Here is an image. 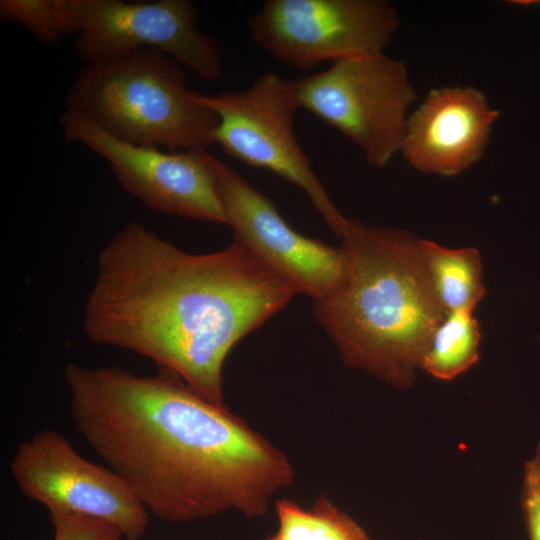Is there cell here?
Segmentation results:
<instances>
[{"instance_id":"1","label":"cell","mask_w":540,"mask_h":540,"mask_svg":"<svg viewBox=\"0 0 540 540\" xmlns=\"http://www.w3.org/2000/svg\"><path fill=\"white\" fill-rule=\"evenodd\" d=\"M64 381L78 433L162 521L260 517L295 479L282 450L167 371L69 362Z\"/></svg>"},{"instance_id":"2","label":"cell","mask_w":540,"mask_h":540,"mask_svg":"<svg viewBox=\"0 0 540 540\" xmlns=\"http://www.w3.org/2000/svg\"><path fill=\"white\" fill-rule=\"evenodd\" d=\"M295 294L238 241L194 254L132 221L97 256L83 330L92 342L149 358L224 404L228 354Z\"/></svg>"},{"instance_id":"3","label":"cell","mask_w":540,"mask_h":540,"mask_svg":"<svg viewBox=\"0 0 540 540\" xmlns=\"http://www.w3.org/2000/svg\"><path fill=\"white\" fill-rule=\"evenodd\" d=\"M338 238L346 277L313 312L343 362L396 388L413 385L432 334L446 315L420 239L345 217Z\"/></svg>"},{"instance_id":"4","label":"cell","mask_w":540,"mask_h":540,"mask_svg":"<svg viewBox=\"0 0 540 540\" xmlns=\"http://www.w3.org/2000/svg\"><path fill=\"white\" fill-rule=\"evenodd\" d=\"M65 104L132 144L169 152L207 150L215 144L216 113L187 88L182 66L154 48L86 63Z\"/></svg>"},{"instance_id":"5","label":"cell","mask_w":540,"mask_h":540,"mask_svg":"<svg viewBox=\"0 0 540 540\" xmlns=\"http://www.w3.org/2000/svg\"><path fill=\"white\" fill-rule=\"evenodd\" d=\"M291 82L299 109L347 136L370 166L384 167L401 152L407 112L417 99L403 61L383 53L347 58Z\"/></svg>"},{"instance_id":"6","label":"cell","mask_w":540,"mask_h":540,"mask_svg":"<svg viewBox=\"0 0 540 540\" xmlns=\"http://www.w3.org/2000/svg\"><path fill=\"white\" fill-rule=\"evenodd\" d=\"M193 95L216 113L215 143L225 153L298 186L337 237L345 217L329 198L297 141L294 117L299 106L291 80L266 73L242 91L215 95L193 91Z\"/></svg>"},{"instance_id":"7","label":"cell","mask_w":540,"mask_h":540,"mask_svg":"<svg viewBox=\"0 0 540 540\" xmlns=\"http://www.w3.org/2000/svg\"><path fill=\"white\" fill-rule=\"evenodd\" d=\"M247 24L256 45L308 70L324 61L383 53L400 18L382 0H267Z\"/></svg>"},{"instance_id":"8","label":"cell","mask_w":540,"mask_h":540,"mask_svg":"<svg viewBox=\"0 0 540 540\" xmlns=\"http://www.w3.org/2000/svg\"><path fill=\"white\" fill-rule=\"evenodd\" d=\"M69 34L86 63L154 48L206 80L222 77L216 41L197 28L189 0H67Z\"/></svg>"},{"instance_id":"9","label":"cell","mask_w":540,"mask_h":540,"mask_svg":"<svg viewBox=\"0 0 540 540\" xmlns=\"http://www.w3.org/2000/svg\"><path fill=\"white\" fill-rule=\"evenodd\" d=\"M65 142L96 152L110 165L121 187L152 210L227 224L212 154L207 150L165 152L120 140L83 113L66 108L61 119Z\"/></svg>"},{"instance_id":"10","label":"cell","mask_w":540,"mask_h":540,"mask_svg":"<svg viewBox=\"0 0 540 540\" xmlns=\"http://www.w3.org/2000/svg\"><path fill=\"white\" fill-rule=\"evenodd\" d=\"M22 494L49 513H73L117 526L127 540H139L148 527V510L110 468L82 457L53 429H42L17 446L10 463Z\"/></svg>"},{"instance_id":"11","label":"cell","mask_w":540,"mask_h":540,"mask_svg":"<svg viewBox=\"0 0 540 540\" xmlns=\"http://www.w3.org/2000/svg\"><path fill=\"white\" fill-rule=\"evenodd\" d=\"M211 160L234 240L249 249L295 293L305 294L313 301L333 294L346 277L343 248L298 233L274 203L237 171L213 155Z\"/></svg>"},{"instance_id":"12","label":"cell","mask_w":540,"mask_h":540,"mask_svg":"<svg viewBox=\"0 0 540 540\" xmlns=\"http://www.w3.org/2000/svg\"><path fill=\"white\" fill-rule=\"evenodd\" d=\"M498 117L474 87L433 89L409 116L401 152L420 172L456 176L482 158Z\"/></svg>"},{"instance_id":"13","label":"cell","mask_w":540,"mask_h":540,"mask_svg":"<svg viewBox=\"0 0 540 540\" xmlns=\"http://www.w3.org/2000/svg\"><path fill=\"white\" fill-rule=\"evenodd\" d=\"M420 249L445 311H473L486 291L478 250L471 247L451 249L424 239H420Z\"/></svg>"},{"instance_id":"14","label":"cell","mask_w":540,"mask_h":540,"mask_svg":"<svg viewBox=\"0 0 540 540\" xmlns=\"http://www.w3.org/2000/svg\"><path fill=\"white\" fill-rule=\"evenodd\" d=\"M276 530L265 540H373L347 513L326 496L309 508L293 499L275 502Z\"/></svg>"},{"instance_id":"15","label":"cell","mask_w":540,"mask_h":540,"mask_svg":"<svg viewBox=\"0 0 540 540\" xmlns=\"http://www.w3.org/2000/svg\"><path fill=\"white\" fill-rule=\"evenodd\" d=\"M472 313H446L430 338L420 361V369L436 379L449 381L477 363L481 332Z\"/></svg>"},{"instance_id":"16","label":"cell","mask_w":540,"mask_h":540,"mask_svg":"<svg viewBox=\"0 0 540 540\" xmlns=\"http://www.w3.org/2000/svg\"><path fill=\"white\" fill-rule=\"evenodd\" d=\"M0 20L23 26L46 44L69 35L67 0H1Z\"/></svg>"},{"instance_id":"17","label":"cell","mask_w":540,"mask_h":540,"mask_svg":"<svg viewBox=\"0 0 540 540\" xmlns=\"http://www.w3.org/2000/svg\"><path fill=\"white\" fill-rule=\"evenodd\" d=\"M52 540H120V529L105 520L73 513H49Z\"/></svg>"},{"instance_id":"18","label":"cell","mask_w":540,"mask_h":540,"mask_svg":"<svg viewBox=\"0 0 540 540\" xmlns=\"http://www.w3.org/2000/svg\"><path fill=\"white\" fill-rule=\"evenodd\" d=\"M520 505L528 539L540 540V442L524 466Z\"/></svg>"}]
</instances>
